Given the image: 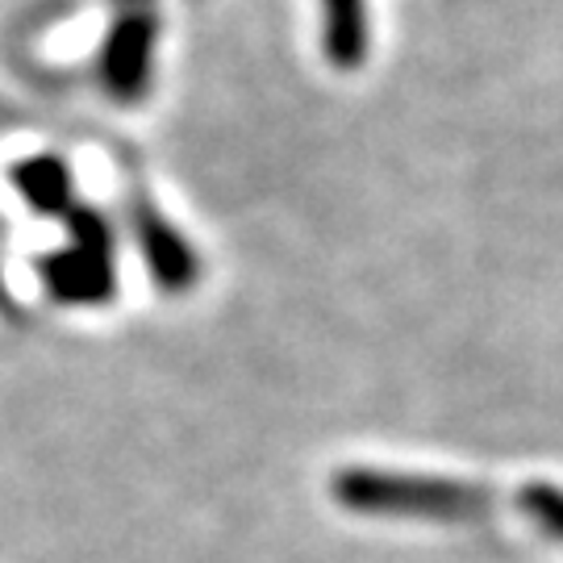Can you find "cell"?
Wrapping results in <instances>:
<instances>
[{"mask_svg": "<svg viewBox=\"0 0 563 563\" xmlns=\"http://www.w3.org/2000/svg\"><path fill=\"white\" fill-rule=\"evenodd\" d=\"M518 505L543 534L563 543V488H555V484H526L518 493Z\"/></svg>", "mask_w": 563, "mask_h": 563, "instance_id": "cell-7", "label": "cell"}, {"mask_svg": "<svg viewBox=\"0 0 563 563\" xmlns=\"http://www.w3.org/2000/svg\"><path fill=\"white\" fill-rule=\"evenodd\" d=\"M155 46H159V21L151 9L118 13V21L109 25L97 59V80L118 104H139L151 92Z\"/></svg>", "mask_w": 563, "mask_h": 563, "instance_id": "cell-3", "label": "cell"}, {"mask_svg": "<svg viewBox=\"0 0 563 563\" xmlns=\"http://www.w3.org/2000/svg\"><path fill=\"white\" fill-rule=\"evenodd\" d=\"M71 246H63L55 255L38 260V276L46 292L63 305H104L118 292L113 276V230L104 222V213L88 205H71L63 213Z\"/></svg>", "mask_w": 563, "mask_h": 563, "instance_id": "cell-2", "label": "cell"}, {"mask_svg": "<svg viewBox=\"0 0 563 563\" xmlns=\"http://www.w3.org/2000/svg\"><path fill=\"white\" fill-rule=\"evenodd\" d=\"M322 51L342 71L367 59V4L363 0H322Z\"/></svg>", "mask_w": 563, "mask_h": 563, "instance_id": "cell-6", "label": "cell"}, {"mask_svg": "<svg viewBox=\"0 0 563 563\" xmlns=\"http://www.w3.org/2000/svg\"><path fill=\"white\" fill-rule=\"evenodd\" d=\"M9 180L21 197L30 201L34 213H46V218H63L71 209V172L67 163L55 159V155H34V159H21Z\"/></svg>", "mask_w": 563, "mask_h": 563, "instance_id": "cell-5", "label": "cell"}, {"mask_svg": "<svg viewBox=\"0 0 563 563\" xmlns=\"http://www.w3.org/2000/svg\"><path fill=\"white\" fill-rule=\"evenodd\" d=\"M130 222H134V239H139V251L155 284L163 292H188L197 284V272H201L188 239L146 197H130Z\"/></svg>", "mask_w": 563, "mask_h": 563, "instance_id": "cell-4", "label": "cell"}, {"mask_svg": "<svg viewBox=\"0 0 563 563\" xmlns=\"http://www.w3.org/2000/svg\"><path fill=\"white\" fill-rule=\"evenodd\" d=\"M118 13H134V9H151V0H113Z\"/></svg>", "mask_w": 563, "mask_h": 563, "instance_id": "cell-8", "label": "cell"}, {"mask_svg": "<svg viewBox=\"0 0 563 563\" xmlns=\"http://www.w3.org/2000/svg\"><path fill=\"white\" fill-rule=\"evenodd\" d=\"M330 493L342 509L363 518H413V522H472L493 505V493L484 484L418 476V472H380V467L334 472Z\"/></svg>", "mask_w": 563, "mask_h": 563, "instance_id": "cell-1", "label": "cell"}]
</instances>
